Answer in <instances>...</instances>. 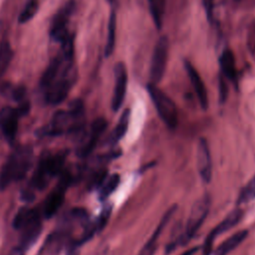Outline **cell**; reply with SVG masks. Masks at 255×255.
<instances>
[{
  "mask_svg": "<svg viewBox=\"0 0 255 255\" xmlns=\"http://www.w3.org/2000/svg\"><path fill=\"white\" fill-rule=\"evenodd\" d=\"M32 156V150L28 146H20L9 155L0 170V189H5L27 174L31 167Z\"/></svg>",
  "mask_w": 255,
  "mask_h": 255,
  "instance_id": "obj_1",
  "label": "cell"
},
{
  "mask_svg": "<svg viewBox=\"0 0 255 255\" xmlns=\"http://www.w3.org/2000/svg\"><path fill=\"white\" fill-rule=\"evenodd\" d=\"M211 205V198L208 194L202 195L198 198L191 207L189 216L187 218V222L184 226L183 231L180 236H178L174 242L170 243L167 247V253L173 250L177 246L186 245L196 234L204 219L206 218Z\"/></svg>",
  "mask_w": 255,
  "mask_h": 255,
  "instance_id": "obj_2",
  "label": "cell"
},
{
  "mask_svg": "<svg viewBox=\"0 0 255 255\" xmlns=\"http://www.w3.org/2000/svg\"><path fill=\"white\" fill-rule=\"evenodd\" d=\"M13 227L20 230V246L23 250L29 248L39 237L42 231L41 216L37 209L21 208L14 217Z\"/></svg>",
  "mask_w": 255,
  "mask_h": 255,
  "instance_id": "obj_3",
  "label": "cell"
},
{
  "mask_svg": "<svg viewBox=\"0 0 255 255\" xmlns=\"http://www.w3.org/2000/svg\"><path fill=\"white\" fill-rule=\"evenodd\" d=\"M67 154V150H61L55 153L48 151L44 153L32 177L31 184L33 188L44 189L51 179L62 170Z\"/></svg>",
  "mask_w": 255,
  "mask_h": 255,
  "instance_id": "obj_4",
  "label": "cell"
},
{
  "mask_svg": "<svg viewBox=\"0 0 255 255\" xmlns=\"http://www.w3.org/2000/svg\"><path fill=\"white\" fill-rule=\"evenodd\" d=\"M75 80L76 73L73 70L72 61H68L64 64L57 79L45 90L46 102L51 105L62 103L67 98Z\"/></svg>",
  "mask_w": 255,
  "mask_h": 255,
  "instance_id": "obj_5",
  "label": "cell"
},
{
  "mask_svg": "<svg viewBox=\"0 0 255 255\" xmlns=\"http://www.w3.org/2000/svg\"><path fill=\"white\" fill-rule=\"evenodd\" d=\"M146 90L161 121L169 128H174L178 123V116L173 101L154 84H147Z\"/></svg>",
  "mask_w": 255,
  "mask_h": 255,
  "instance_id": "obj_6",
  "label": "cell"
},
{
  "mask_svg": "<svg viewBox=\"0 0 255 255\" xmlns=\"http://www.w3.org/2000/svg\"><path fill=\"white\" fill-rule=\"evenodd\" d=\"M168 48L169 42L166 36H161L158 41L156 42L153 54L151 58V65H150V83L156 85L160 82L166 68L167 56H168Z\"/></svg>",
  "mask_w": 255,
  "mask_h": 255,
  "instance_id": "obj_7",
  "label": "cell"
},
{
  "mask_svg": "<svg viewBox=\"0 0 255 255\" xmlns=\"http://www.w3.org/2000/svg\"><path fill=\"white\" fill-rule=\"evenodd\" d=\"M72 182V176L65 172L60 180L58 181L56 187L50 192L48 197L46 198L43 206V214L46 218L52 217L61 207L64 198H65V192L69 185Z\"/></svg>",
  "mask_w": 255,
  "mask_h": 255,
  "instance_id": "obj_8",
  "label": "cell"
},
{
  "mask_svg": "<svg viewBox=\"0 0 255 255\" xmlns=\"http://www.w3.org/2000/svg\"><path fill=\"white\" fill-rule=\"evenodd\" d=\"M75 1L70 0L55 15L50 28V36L54 41L62 43L70 36L68 32V21L75 9Z\"/></svg>",
  "mask_w": 255,
  "mask_h": 255,
  "instance_id": "obj_9",
  "label": "cell"
},
{
  "mask_svg": "<svg viewBox=\"0 0 255 255\" xmlns=\"http://www.w3.org/2000/svg\"><path fill=\"white\" fill-rule=\"evenodd\" d=\"M242 215H243V211L241 209L237 208V209L232 210L217 226H215V228L213 230H211L209 232V234L207 235V237L203 243V254L204 255L211 254L212 246H213V243H214V240L216 239V237L218 235L228 231L235 225H237L238 222L241 220Z\"/></svg>",
  "mask_w": 255,
  "mask_h": 255,
  "instance_id": "obj_10",
  "label": "cell"
},
{
  "mask_svg": "<svg viewBox=\"0 0 255 255\" xmlns=\"http://www.w3.org/2000/svg\"><path fill=\"white\" fill-rule=\"evenodd\" d=\"M107 126L108 123L104 118H98L93 122L88 133L84 134L83 141L78 149L79 156L86 157L94 150L99 138L107 128Z\"/></svg>",
  "mask_w": 255,
  "mask_h": 255,
  "instance_id": "obj_11",
  "label": "cell"
},
{
  "mask_svg": "<svg viewBox=\"0 0 255 255\" xmlns=\"http://www.w3.org/2000/svg\"><path fill=\"white\" fill-rule=\"evenodd\" d=\"M114 73L115 88L112 98V109L114 112H118L124 103L128 86V72L125 63H117L114 69Z\"/></svg>",
  "mask_w": 255,
  "mask_h": 255,
  "instance_id": "obj_12",
  "label": "cell"
},
{
  "mask_svg": "<svg viewBox=\"0 0 255 255\" xmlns=\"http://www.w3.org/2000/svg\"><path fill=\"white\" fill-rule=\"evenodd\" d=\"M196 166L202 181L205 183L210 182L212 177V161L208 143L203 137H201L197 143Z\"/></svg>",
  "mask_w": 255,
  "mask_h": 255,
  "instance_id": "obj_13",
  "label": "cell"
},
{
  "mask_svg": "<svg viewBox=\"0 0 255 255\" xmlns=\"http://www.w3.org/2000/svg\"><path fill=\"white\" fill-rule=\"evenodd\" d=\"M20 117L17 109L11 107H5L0 111V128L9 142H12L16 136Z\"/></svg>",
  "mask_w": 255,
  "mask_h": 255,
  "instance_id": "obj_14",
  "label": "cell"
},
{
  "mask_svg": "<svg viewBox=\"0 0 255 255\" xmlns=\"http://www.w3.org/2000/svg\"><path fill=\"white\" fill-rule=\"evenodd\" d=\"M184 68L186 70V73L189 77L190 83L193 87V90L197 96V99L199 101V104L202 108V110H207L208 108V98H207V92L205 89V86L198 74V72L196 71V69L192 66V64L185 60L184 61Z\"/></svg>",
  "mask_w": 255,
  "mask_h": 255,
  "instance_id": "obj_15",
  "label": "cell"
},
{
  "mask_svg": "<svg viewBox=\"0 0 255 255\" xmlns=\"http://www.w3.org/2000/svg\"><path fill=\"white\" fill-rule=\"evenodd\" d=\"M177 206L173 205L171 206L166 212L165 214L162 216L160 222L158 223L157 227L155 228V230L153 231V233L151 234V236L149 237V239L146 241V243L144 244V246L141 248L140 252L138 253V255H153L156 247H157V242L159 239V236L162 232V230L164 229V227L166 226V224L168 223L169 219L172 217V215L174 214L175 210H176Z\"/></svg>",
  "mask_w": 255,
  "mask_h": 255,
  "instance_id": "obj_16",
  "label": "cell"
},
{
  "mask_svg": "<svg viewBox=\"0 0 255 255\" xmlns=\"http://www.w3.org/2000/svg\"><path fill=\"white\" fill-rule=\"evenodd\" d=\"M72 125V118L69 112L66 111H58L49 126L46 127L43 131L47 135H59L65 131V128H70Z\"/></svg>",
  "mask_w": 255,
  "mask_h": 255,
  "instance_id": "obj_17",
  "label": "cell"
},
{
  "mask_svg": "<svg viewBox=\"0 0 255 255\" xmlns=\"http://www.w3.org/2000/svg\"><path fill=\"white\" fill-rule=\"evenodd\" d=\"M68 61L69 60L64 59L62 57V55H60L58 57H55L51 61V63L49 64V66L45 70V72L42 75L41 80H40V86L44 91L57 79V77L60 75V73L62 71V68H63L64 64Z\"/></svg>",
  "mask_w": 255,
  "mask_h": 255,
  "instance_id": "obj_18",
  "label": "cell"
},
{
  "mask_svg": "<svg viewBox=\"0 0 255 255\" xmlns=\"http://www.w3.org/2000/svg\"><path fill=\"white\" fill-rule=\"evenodd\" d=\"M220 70L224 77L237 86V74L235 67V59L232 51L228 48L224 49L219 57Z\"/></svg>",
  "mask_w": 255,
  "mask_h": 255,
  "instance_id": "obj_19",
  "label": "cell"
},
{
  "mask_svg": "<svg viewBox=\"0 0 255 255\" xmlns=\"http://www.w3.org/2000/svg\"><path fill=\"white\" fill-rule=\"evenodd\" d=\"M129 117H130V111L128 109L125 110L124 113L122 114L116 128L112 130L110 135L107 138V143L110 146L116 145L121 138L126 134L128 128V123H129Z\"/></svg>",
  "mask_w": 255,
  "mask_h": 255,
  "instance_id": "obj_20",
  "label": "cell"
},
{
  "mask_svg": "<svg viewBox=\"0 0 255 255\" xmlns=\"http://www.w3.org/2000/svg\"><path fill=\"white\" fill-rule=\"evenodd\" d=\"M248 235L247 230H240L233 235H231L228 239H226L216 250L214 255H226L233 249H235Z\"/></svg>",
  "mask_w": 255,
  "mask_h": 255,
  "instance_id": "obj_21",
  "label": "cell"
},
{
  "mask_svg": "<svg viewBox=\"0 0 255 255\" xmlns=\"http://www.w3.org/2000/svg\"><path fill=\"white\" fill-rule=\"evenodd\" d=\"M116 31H117V15L115 10L111 11L109 24H108V37L105 48V56L109 57L112 55L116 44Z\"/></svg>",
  "mask_w": 255,
  "mask_h": 255,
  "instance_id": "obj_22",
  "label": "cell"
},
{
  "mask_svg": "<svg viewBox=\"0 0 255 255\" xmlns=\"http://www.w3.org/2000/svg\"><path fill=\"white\" fill-rule=\"evenodd\" d=\"M120 183V175L118 173H114L110 175L108 178L104 180V182L100 186L99 197L101 200H105L113 193Z\"/></svg>",
  "mask_w": 255,
  "mask_h": 255,
  "instance_id": "obj_23",
  "label": "cell"
},
{
  "mask_svg": "<svg viewBox=\"0 0 255 255\" xmlns=\"http://www.w3.org/2000/svg\"><path fill=\"white\" fill-rule=\"evenodd\" d=\"M148 6L154 25L157 29H160L162 25V16L164 13L165 0H148Z\"/></svg>",
  "mask_w": 255,
  "mask_h": 255,
  "instance_id": "obj_24",
  "label": "cell"
},
{
  "mask_svg": "<svg viewBox=\"0 0 255 255\" xmlns=\"http://www.w3.org/2000/svg\"><path fill=\"white\" fill-rule=\"evenodd\" d=\"M13 57V52L9 42L3 41L0 44V78L6 72Z\"/></svg>",
  "mask_w": 255,
  "mask_h": 255,
  "instance_id": "obj_25",
  "label": "cell"
},
{
  "mask_svg": "<svg viewBox=\"0 0 255 255\" xmlns=\"http://www.w3.org/2000/svg\"><path fill=\"white\" fill-rule=\"evenodd\" d=\"M1 93L4 96L9 97L14 101L20 102V101H23L26 94V90L23 86L13 87L10 84H5L1 87Z\"/></svg>",
  "mask_w": 255,
  "mask_h": 255,
  "instance_id": "obj_26",
  "label": "cell"
},
{
  "mask_svg": "<svg viewBox=\"0 0 255 255\" xmlns=\"http://www.w3.org/2000/svg\"><path fill=\"white\" fill-rule=\"evenodd\" d=\"M39 8V0H27L22 12L19 15V23H26L34 17Z\"/></svg>",
  "mask_w": 255,
  "mask_h": 255,
  "instance_id": "obj_27",
  "label": "cell"
},
{
  "mask_svg": "<svg viewBox=\"0 0 255 255\" xmlns=\"http://www.w3.org/2000/svg\"><path fill=\"white\" fill-rule=\"evenodd\" d=\"M253 199H255V174L252 177V179H250V181L240 191L237 203H246Z\"/></svg>",
  "mask_w": 255,
  "mask_h": 255,
  "instance_id": "obj_28",
  "label": "cell"
},
{
  "mask_svg": "<svg viewBox=\"0 0 255 255\" xmlns=\"http://www.w3.org/2000/svg\"><path fill=\"white\" fill-rule=\"evenodd\" d=\"M111 213H112V205L108 204V205H106L103 208L102 212L100 213L98 219L95 222V226H96V231L97 232H101L105 228V226L107 225V223L109 221Z\"/></svg>",
  "mask_w": 255,
  "mask_h": 255,
  "instance_id": "obj_29",
  "label": "cell"
},
{
  "mask_svg": "<svg viewBox=\"0 0 255 255\" xmlns=\"http://www.w3.org/2000/svg\"><path fill=\"white\" fill-rule=\"evenodd\" d=\"M227 94H228L227 84L225 83L223 77L220 76V79H219V100H220L221 104H223L226 101Z\"/></svg>",
  "mask_w": 255,
  "mask_h": 255,
  "instance_id": "obj_30",
  "label": "cell"
},
{
  "mask_svg": "<svg viewBox=\"0 0 255 255\" xmlns=\"http://www.w3.org/2000/svg\"><path fill=\"white\" fill-rule=\"evenodd\" d=\"M204 9H205V13L207 15L208 20L210 21L212 19V15H213V6H214V0H202Z\"/></svg>",
  "mask_w": 255,
  "mask_h": 255,
  "instance_id": "obj_31",
  "label": "cell"
},
{
  "mask_svg": "<svg viewBox=\"0 0 255 255\" xmlns=\"http://www.w3.org/2000/svg\"><path fill=\"white\" fill-rule=\"evenodd\" d=\"M80 244L78 242H74L71 244V246L68 248V254L67 255H78V246Z\"/></svg>",
  "mask_w": 255,
  "mask_h": 255,
  "instance_id": "obj_32",
  "label": "cell"
},
{
  "mask_svg": "<svg viewBox=\"0 0 255 255\" xmlns=\"http://www.w3.org/2000/svg\"><path fill=\"white\" fill-rule=\"evenodd\" d=\"M9 255H24V250L21 247H16L12 249Z\"/></svg>",
  "mask_w": 255,
  "mask_h": 255,
  "instance_id": "obj_33",
  "label": "cell"
},
{
  "mask_svg": "<svg viewBox=\"0 0 255 255\" xmlns=\"http://www.w3.org/2000/svg\"><path fill=\"white\" fill-rule=\"evenodd\" d=\"M197 250H198V247H193V248H191V249H189V250L183 252L181 255H192V254H193L194 252H196Z\"/></svg>",
  "mask_w": 255,
  "mask_h": 255,
  "instance_id": "obj_34",
  "label": "cell"
},
{
  "mask_svg": "<svg viewBox=\"0 0 255 255\" xmlns=\"http://www.w3.org/2000/svg\"><path fill=\"white\" fill-rule=\"evenodd\" d=\"M111 5H115L116 4V2H117V0H107Z\"/></svg>",
  "mask_w": 255,
  "mask_h": 255,
  "instance_id": "obj_35",
  "label": "cell"
},
{
  "mask_svg": "<svg viewBox=\"0 0 255 255\" xmlns=\"http://www.w3.org/2000/svg\"><path fill=\"white\" fill-rule=\"evenodd\" d=\"M235 1H240V0H235Z\"/></svg>",
  "mask_w": 255,
  "mask_h": 255,
  "instance_id": "obj_36",
  "label": "cell"
}]
</instances>
